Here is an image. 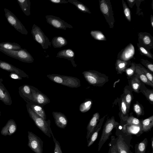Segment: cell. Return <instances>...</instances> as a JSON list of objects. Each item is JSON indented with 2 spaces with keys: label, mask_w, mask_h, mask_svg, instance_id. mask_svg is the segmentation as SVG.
<instances>
[{
  "label": "cell",
  "mask_w": 153,
  "mask_h": 153,
  "mask_svg": "<svg viewBox=\"0 0 153 153\" xmlns=\"http://www.w3.org/2000/svg\"><path fill=\"white\" fill-rule=\"evenodd\" d=\"M17 126L15 121L13 119L9 120L6 125L1 129V134L4 136H10L16 131Z\"/></svg>",
  "instance_id": "obj_14"
},
{
  "label": "cell",
  "mask_w": 153,
  "mask_h": 153,
  "mask_svg": "<svg viewBox=\"0 0 153 153\" xmlns=\"http://www.w3.org/2000/svg\"><path fill=\"white\" fill-rule=\"evenodd\" d=\"M115 134L117 137L113 135L111 136V139L116 145L119 153H133L130 150L132 146L130 143L132 135H125L117 130Z\"/></svg>",
  "instance_id": "obj_1"
},
{
  "label": "cell",
  "mask_w": 153,
  "mask_h": 153,
  "mask_svg": "<svg viewBox=\"0 0 153 153\" xmlns=\"http://www.w3.org/2000/svg\"><path fill=\"white\" fill-rule=\"evenodd\" d=\"M108 146L109 149L108 153H119L116 145L111 139L108 144Z\"/></svg>",
  "instance_id": "obj_38"
},
{
  "label": "cell",
  "mask_w": 153,
  "mask_h": 153,
  "mask_svg": "<svg viewBox=\"0 0 153 153\" xmlns=\"http://www.w3.org/2000/svg\"><path fill=\"white\" fill-rule=\"evenodd\" d=\"M91 36L94 39L99 40H105L106 38L104 35L99 31L92 30L90 32Z\"/></svg>",
  "instance_id": "obj_35"
},
{
  "label": "cell",
  "mask_w": 153,
  "mask_h": 153,
  "mask_svg": "<svg viewBox=\"0 0 153 153\" xmlns=\"http://www.w3.org/2000/svg\"><path fill=\"white\" fill-rule=\"evenodd\" d=\"M135 72L138 75L140 79L143 83L153 88V84L147 78L140 66H137L136 67Z\"/></svg>",
  "instance_id": "obj_27"
},
{
  "label": "cell",
  "mask_w": 153,
  "mask_h": 153,
  "mask_svg": "<svg viewBox=\"0 0 153 153\" xmlns=\"http://www.w3.org/2000/svg\"><path fill=\"white\" fill-rule=\"evenodd\" d=\"M51 43L54 48H58L66 45L68 44V42L64 37L62 36H57L53 38Z\"/></svg>",
  "instance_id": "obj_21"
},
{
  "label": "cell",
  "mask_w": 153,
  "mask_h": 153,
  "mask_svg": "<svg viewBox=\"0 0 153 153\" xmlns=\"http://www.w3.org/2000/svg\"><path fill=\"white\" fill-rule=\"evenodd\" d=\"M54 142L55 143V146L54 153H60V150L61 149V147L59 143L57 141L54 137L53 134L51 135Z\"/></svg>",
  "instance_id": "obj_43"
},
{
  "label": "cell",
  "mask_w": 153,
  "mask_h": 153,
  "mask_svg": "<svg viewBox=\"0 0 153 153\" xmlns=\"http://www.w3.org/2000/svg\"><path fill=\"white\" fill-rule=\"evenodd\" d=\"M60 153H62L61 149L60 150Z\"/></svg>",
  "instance_id": "obj_53"
},
{
  "label": "cell",
  "mask_w": 153,
  "mask_h": 153,
  "mask_svg": "<svg viewBox=\"0 0 153 153\" xmlns=\"http://www.w3.org/2000/svg\"><path fill=\"white\" fill-rule=\"evenodd\" d=\"M5 16L9 23L19 32L26 35L28 32L17 17L8 9L4 8Z\"/></svg>",
  "instance_id": "obj_8"
},
{
  "label": "cell",
  "mask_w": 153,
  "mask_h": 153,
  "mask_svg": "<svg viewBox=\"0 0 153 153\" xmlns=\"http://www.w3.org/2000/svg\"><path fill=\"white\" fill-rule=\"evenodd\" d=\"M27 112L30 117L33 120L35 125L45 135L50 138L53 134L50 127V120L43 119L35 113L29 106L26 104Z\"/></svg>",
  "instance_id": "obj_2"
},
{
  "label": "cell",
  "mask_w": 153,
  "mask_h": 153,
  "mask_svg": "<svg viewBox=\"0 0 153 153\" xmlns=\"http://www.w3.org/2000/svg\"><path fill=\"white\" fill-rule=\"evenodd\" d=\"M1 113L0 111V116H1Z\"/></svg>",
  "instance_id": "obj_54"
},
{
  "label": "cell",
  "mask_w": 153,
  "mask_h": 153,
  "mask_svg": "<svg viewBox=\"0 0 153 153\" xmlns=\"http://www.w3.org/2000/svg\"><path fill=\"white\" fill-rule=\"evenodd\" d=\"M133 110L138 117L142 115V109L140 105L137 103L134 104L133 107Z\"/></svg>",
  "instance_id": "obj_42"
},
{
  "label": "cell",
  "mask_w": 153,
  "mask_h": 153,
  "mask_svg": "<svg viewBox=\"0 0 153 153\" xmlns=\"http://www.w3.org/2000/svg\"><path fill=\"white\" fill-rule=\"evenodd\" d=\"M83 74L86 80L94 86H101L108 81V76L97 71H85Z\"/></svg>",
  "instance_id": "obj_5"
},
{
  "label": "cell",
  "mask_w": 153,
  "mask_h": 153,
  "mask_svg": "<svg viewBox=\"0 0 153 153\" xmlns=\"http://www.w3.org/2000/svg\"><path fill=\"white\" fill-rule=\"evenodd\" d=\"M116 130L125 135H134L139 137L143 133L142 130V126L125 124L123 125L121 128H116Z\"/></svg>",
  "instance_id": "obj_11"
},
{
  "label": "cell",
  "mask_w": 153,
  "mask_h": 153,
  "mask_svg": "<svg viewBox=\"0 0 153 153\" xmlns=\"http://www.w3.org/2000/svg\"><path fill=\"white\" fill-rule=\"evenodd\" d=\"M127 63L120 60H117L116 64V69L118 74H121L124 71Z\"/></svg>",
  "instance_id": "obj_33"
},
{
  "label": "cell",
  "mask_w": 153,
  "mask_h": 153,
  "mask_svg": "<svg viewBox=\"0 0 153 153\" xmlns=\"http://www.w3.org/2000/svg\"><path fill=\"white\" fill-rule=\"evenodd\" d=\"M131 84L133 90L136 93H139L141 82L137 74L135 75L131 80Z\"/></svg>",
  "instance_id": "obj_31"
},
{
  "label": "cell",
  "mask_w": 153,
  "mask_h": 153,
  "mask_svg": "<svg viewBox=\"0 0 153 153\" xmlns=\"http://www.w3.org/2000/svg\"><path fill=\"white\" fill-rule=\"evenodd\" d=\"M141 121L137 118L132 116H131L127 119L126 124L137 126H141Z\"/></svg>",
  "instance_id": "obj_36"
},
{
  "label": "cell",
  "mask_w": 153,
  "mask_h": 153,
  "mask_svg": "<svg viewBox=\"0 0 153 153\" xmlns=\"http://www.w3.org/2000/svg\"><path fill=\"white\" fill-rule=\"evenodd\" d=\"M0 51L6 55L24 62L31 63L34 59L31 54L25 49L19 50H8L0 48Z\"/></svg>",
  "instance_id": "obj_3"
},
{
  "label": "cell",
  "mask_w": 153,
  "mask_h": 153,
  "mask_svg": "<svg viewBox=\"0 0 153 153\" xmlns=\"http://www.w3.org/2000/svg\"><path fill=\"white\" fill-rule=\"evenodd\" d=\"M125 95L124 98L127 106V111L129 110L130 104L132 100L131 95L129 91L126 90L125 91Z\"/></svg>",
  "instance_id": "obj_37"
},
{
  "label": "cell",
  "mask_w": 153,
  "mask_h": 153,
  "mask_svg": "<svg viewBox=\"0 0 153 153\" xmlns=\"http://www.w3.org/2000/svg\"><path fill=\"white\" fill-rule=\"evenodd\" d=\"M105 117L106 116H104L99 120V123L94 129L89 139L87 140L88 147L91 146L97 139L99 132L101 128Z\"/></svg>",
  "instance_id": "obj_20"
},
{
  "label": "cell",
  "mask_w": 153,
  "mask_h": 153,
  "mask_svg": "<svg viewBox=\"0 0 153 153\" xmlns=\"http://www.w3.org/2000/svg\"><path fill=\"white\" fill-rule=\"evenodd\" d=\"M53 115L56 125L60 128L64 129L68 123L65 116L62 113L54 111L53 112Z\"/></svg>",
  "instance_id": "obj_17"
},
{
  "label": "cell",
  "mask_w": 153,
  "mask_h": 153,
  "mask_svg": "<svg viewBox=\"0 0 153 153\" xmlns=\"http://www.w3.org/2000/svg\"><path fill=\"white\" fill-rule=\"evenodd\" d=\"M31 33L34 40L40 44L43 49H47L51 47V43L49 39L40 28L35 24L33 25Z\"/></svg>",
  "instance_id": "obj_7"
},
{
  "label": "cell",
  "mask_w": 153,
  "mask_h": 153,
  "mask_svg": "<svg viewBox=\"0 0 153 153\" xmlns=\"http://www.w3.org/2000/svg\"><path fill=\"white\" fill-rule=\"evenodd\" d=\"M0 68L10 73H15L22 78L29 77L22 70L7 62L0 60Z\"/></svg>",
  "instance_id": "obj_12"
},
{
  "label": "cell",
  "mask_w": 153,
  "mask_h": 153,
  "mask_svg": "<svg viewBox=\"0 0 153 153\" xmlns=\"http://www.w3.org/2000/svg\"><path fill=\"white\" fill-rule=\"evenodd\" d=\"M134 53V48L133 45L131 44L123 52L120 58L123 61L128 60L132 57Z\"/></svg>",
  "instance_id": "obj_25"
},
{
  "label": "cell",
  "mask_w": 153,
  "mask_h": 153,
  "mask_svg": "<svg viewBox=\"0 0 153 153\" xmlns=\"http://www.w3.org/2000/svg\"><path fill=\"white\" fill-rule=\"evenodd\" d=\"M136 66L134 65H132L130 68L125 70L126 74L128 77H130L134 74Z\"/></svg>",
  "instance_id": "obj_40"
},
{
  "label": "cell",
  "mask_w": 153,
  "mask_h": 153,
  "mask_svg": "<svg viewBox=\"0 0 153 153\" xmlns=\"http://www.w3.org/2000/svg\"><path fill=\"white\" fill-rule=\"evenodd\" d=\"M100 8L102 13L106 17H109L110 16V7L108 2L105 0L100 1Z\"/></svg>",
  "instance_id": "obj_32"
},
{
  "label": "cell",
  "mask_w": 153,
  "mask_h": 153,
  "mask_svg": "<svg viewBox=\"0 0 153 153\" xmlns=\"http://www.w3.org/2000/svg\"><path fill=\"white\" fill-rule=\"evenodd\" d=\"M92 104V101L89 100L81 104L79 106V111L82 113L88 111L91 108Z\"/></svg>",
  "instance_id": "obj_34"
},
{
  "label": "cell",
  "mask_w": 153,
  "mask_h": 153,
  "mask_svg": "<svg viewBox=\"0 0 153 153\" xmlns=\"http://www.w3.org/2000/svg\"><path fill=\"white\" fill-rule=\"evenodd\" d=\"M19 93L20 96L26 102H31L33 101L30 86L24 85L19 88Z\"/></svg>",
  "instance_id": "obj_13"
},
{
  "label": "cell",
  "mask_w": 153,
  "mask_h": 153,
  "mask_svg": "<svg viewBox=\"0 0 153 153\" xmlns=\"http://www.w3.org/2000/svg\"><path fill=\"white\" fill-rule=\"evenodd\" d=\"M144 64V65L152 73L153 72V65L151 63H146Z\"/></svg>",
  "instance_id": "obj_49"
},
{
  "label": "cell",
  "mask_w": 153,
  "mask_h": 153,
  "mask_svg": "<svg viewBox=\"0 0 153 153\" xmlns=\"http://www.w3.org/2000/svg\"><path fill=\"white\" fill-rule=\"evenodd\" d=\"M128 1L130 2H133L134 1V0H128Z\"/></svg>",
  "instance_id": "obj_52"
},
{
  "label": "cell",
  "mask_w": 153,
  "mask_h": 153,
  "mask_svg": "<svg viewBox=\"0 0 153 153\" xmlns=\"http://www.w3.org/2000/svg\"><path fill=\"white\" fill-rule=\"evenodd\" d=\"M0 48L8 50H19L22 48L21 46L17 43L9 42L0 43Z\"/></svg>",
  "instance_id": "obj_29"
},
{
  "label": "cell",
  "mask_w": 153,
  "mask_h": 153,
  "mask_svg": "<svg viewBox=\"0 0 153 153\" xmlns=\"http://www.w3.org/2000/svg\"><path fill=\"white\" fill-rule=\"evenodd\" d=\"M123 11L125 15L128 20L130 22L131 21V16L129 9L126 5L125 2L123 1Z\"/></svg>",
  "instance_id": "obj_39"
},
{
  "label": "cell",
  "mask_w": 153,
  "mask_h": 153,
  "mask_svg": "<svg viewBox=\"0 0 153 153\" xmlns=\"http://www.w3.org/2000/svg\"><path fill=\"white\" fill-rule=\"evenodd\" d=\"M100 115L98 112L94 114L89 121L87 127L86 138L88 140L99 121Z\"/></svg>",
  "instance_id": "obj_15"
},
{
  "label": "cell",
  "mask_w": 153,
  "mask_h": 153,
  "mask_svg": "<svg viewBox=\"0 0 153 153\" xmlns=\"http://www.w3.org/2000/svg\"><path fill=\"white\" fill-rule=\"evenodd\" d=\"M0 100L4 104L10 105L12 102L9 93L0 80Z\"/></svg>",
  "instance_id": "obj_18"
},
{
  "label": "cell",
  "mask_w": 153,
  "mask_h": 153,
  "mask_svg": "<svg viewBox=\"0 0 153 153\" xmlns=\"http://www.w3.org/2000/svg\"><path fill=\"white\" fill-rule=\"evenodd\" d=\"M68 2L71 3L77 8L80 11L84 13H91L89 9L84 4L77 0H68Z\"/></svg>",
  "instance_id": "obj_30"
},
{
  "label": "cell",
  "mask_w": 153,
  "mask_h": 153,
  "mask_svg": "<svg viewBox=\"0 0 153 153\" xmlns=\"http://www.w3.org/2000/svg\"><path fill=\"white\" fill-rule=\"evenodd\" d=\"M143 40L144 43L146 45L149 44L151 42L150 37L147 35H146L144 36L143 39Z\"/></svg>",
  "instance_id": "obj_46"
},
{
  "label": "cell",
  "mask_w": 153,
  "mask_h": 153,
  "mask_svg": "<svg viewBox=\"0 0 153 153\" xmlns=\"http://www.w3.org/2000/svg\"><path fill=\"white\" fill-rule=\"evenodd\" d=\"M148 140L145 138L140 143L135 144V153H146L148 144Z\"/></svg>",
  "instance_id": "obj_28"
},
{
  "label": "cell",
  "mask_w": 153,
  "mask_h": 153,
  "mask_svg": "<svg viewBox=\"0 0 153 153\" xmlns=\"http://www.w3.org/2000/svg\"><path fill=\"white\" fill-rule=\"evenodd\" d=\"M27 104L33 111L43 119L45 120L46 115L43 108L40 106L30 102H27Z\"/></svg>",
  "instance_id": "obj_23"
},
{
  "label": "cell",
  "mask_w": 153,
  "mask_h": 153,
  "mask_svg": "<svg viewBox=\"0 0 153 153\" xmlns=\"http://www.w3.org/2000/svg\"><path fill=\"white\" fill-rule=\"evenodd\" d=\"M45 18L47 22L56 28L66 30L67 28H73L72 25L59 17L52 15H46Z\"/></svg>",
  "instance_id": "obj_10"
},
{
  "label": "cell",
  "mask_w": 153,
  "mask_h": 153,
  "mask_svg": "<svg viewBox=\"0 0 153 153\" xmlns=\"http://www.w3.org/2000/svg\"><path fill=\"white\" fill-rule=\"evenodd\" d=\"M151 146L152 150V153H153V137H152L151 140Z\"/></svg>",
  "instance_id": "obj_50"
},
{
  "label": "cell",
  "mask_w": 153,
  "mask_h": 153,
  "mask_svg": "<svg viewBox=\"0 0 153 153\" xmlns=\"http://www.w3.org/2000/svg\"><path fill=\"white\" fill-rule=\"evenodd\" d=\"M17 1L22 10L27 16L30 15L31 2L30 0H17Z\"/></svg>",
  "instance_id": "obj_24"
},
{
  "label": "cell",
  "mask_w": 153,
  "mask_h": 153,
  "mask_svg": "<svg viewBox=\"0 0 153 153\" xmlns=\"http://www.w3.org/2000/svg\"><path fill=\"white\" fill-rule=\"evenodd\" d=\"M33 101L39 104L45 105L49 102L48 98L45 95L41 93L35 91L30 86Z\"/></svg>",
  "instance_id": "obj_19"
},
{
  "label": "cell",
  "mask_w": 153,
  "mask_h": 153,
  "mask_svg": "<svg viewBox=\"0 0 153 153\" xmlns=\"http://www.w3.org/2000/svg\"><path fill=\"white\" fill-rule=\"evenodd\" d=\"M120 125L119 123L116 121L114 116L107 119L105 123L101 137L98 143V151H100L102 147L112 134V131L114 128H116Z\"/></svg>",
  "instance_id": "obj_4"
},
{
  "label": "cell",
  "mask_w": 153,
  "mask_h": 153,
  "mask_svg": "<svg viewBox=\"0 0 153 153\" xmlns=\"http://www.w3.org/2000/svg\"><path fill=\"white\" fill-rule=\"evenodd\" d=\"M9 76L11 78L15 79L21 80L22 79V77L14 73H10L9 75Z\"/></svg>",
  "instance_id": "obj_45"
},
{
  "label": "cell",
  "mask_w": 153,
  "mask_h": 153,
  "mask_svg": "<svg viewBox=\"0 0 153 153\" xmlns=\"http://www.w3.org/2000/svg\"><path fill=\"white\" fill-rule=\"evenodd\" d=\"M75 54L74 51L70 48H68L61 50L57 54L56 57L64 58L70 61L73 66L76 67L77 65L74 60Z\"/></svg>",
  "instance_id": "obj_16"
},
{
  "label": "cell",
  "mask_w": 153,
  "mask_h": 153,
  "mask_svg": "<svg viewBox=\"0 0 153 153\" xmlns=\"http://www.w3.org/2000/svg\"><path fill=\"white\" fill-rule=\"evenodd\" d=\"M151 25L152 27H153V18L152 17V20H151Z\"/></svg>",
  "instance_id": "obj_51"
},
{
  "label": "cell",
  "mask_w": 153,
  "mask_h": 153,
  "mask_svg": "<svg viewBox=\"0 0 153 153\" xmlns=\"http://www.w3.org/2000/svg\"><path fill=\"white\" fill-rule=\"evenodd\" d=\"M28 146L36 153H42L43 142L41 139L31 131H28Z\"/></svg>",
  "instance_id": "obj_9"
},
{
  "label": "cell",
  "mask_w": 153,
  "mask_h": 153,
  "mask_svg": "<svg viewBox=\"0 0 153 153\" xmlns=\"http://www.w3.org/2000/svg\"><path fill=\"white\" fill-rule=\"evenodd\" d=\"M140 69L146 76L148 79L153 84V76L152 74L147 71L144 68L140 67Z\"/></svg>",
  "instance_id": "obj_44"
},
{
  "label": "cell",
  "mask_w": 153,
  "mask_h": 153,
  "mask_svg": "<svg viewBox=\"0 0 153 153\" xmlns=\"http://www.w3.org/2000/svg\"><path fill=\"white\" fill-rule=\"evenodd\" d=\"M121 110L122 113L124 115H126L127 112V106L125 101L124 97L122 98L121 104Z\"/></svg>",
  "instance_id": "obj_41"
},
{
  "label": "cell",
  "mask_w": 153,
  "mask_h": 153,
  "mask_svg": "<svg viewBox=\"0 0 153 153\" xmlns=\"http://www.w3.org/2000/svg\"><path fill=\"white\" fill-rule=\"evenodd\" d=\"M141 123L143 133L148 132L151 131L153 126V115L142 120Z\"/></svg>",
  "instance_id": "obj_22"
},
{
  "label": "cell",
  "mask_w": 153,
  "mask_h": 153,
  "mask_svg": "<svg viewBox=\"0 0 153 153\" xmlns=\"http://www.w3.org/2000/svg\"><path fill=\"white\" fill-rule=\"evenodd\" d=\"M53 3L56 4H66L68 2L66 0H48Z\"/></svg>",
  "instance_id": "obj_47"
},
{
  "label": "cell",
  "mask_w": 153,
  "mask_h": 153,
  "mask_svg": "<svg viewBox=\"0 0 153 153\" xmlns=\"http://www.w3.org/2000/svg\"><path fill=\"white\" fill-rule=\"evenodd\" d=\"M140 51L145 55L147 56H148L150 58H152V56L150 55V53L148 52L147 50L144 47H140Z\"/></svg>",
  "instance_id": "obj_48"
},
{
  "label": "cell",
  "mask_w": 153,
  "mask_h": 153,
  "mask_svg": "<svg viewBox=\"0 0 153 153\" xmlns=\"http://www.w3.org/2000/svg\"><path fill=\"white\" fill-rule=\"evenodd\" d=\"M140 91L144 95L147 99L153 104V90L147 89L145 86L144 84L141 83L140 89Z\"/></svg>",
  "instance_id": "obj_26"
},
{
  "label": "cell",
  "mask_w": 153,
  "mask_h": 153,
  "mask_svg": "<svg viewBox=\"0 0 153 153\" xmlns=\"http://www.w3.org/2000/svg\"><path fill=\"white\" fill-rule=\"evenodd\" d=\"M51 81L71 88H77L80 86V80L74 77L52 74L47 75Z\"/></svg>",
  "instance_id": "obj_6"
}]
</instances>
